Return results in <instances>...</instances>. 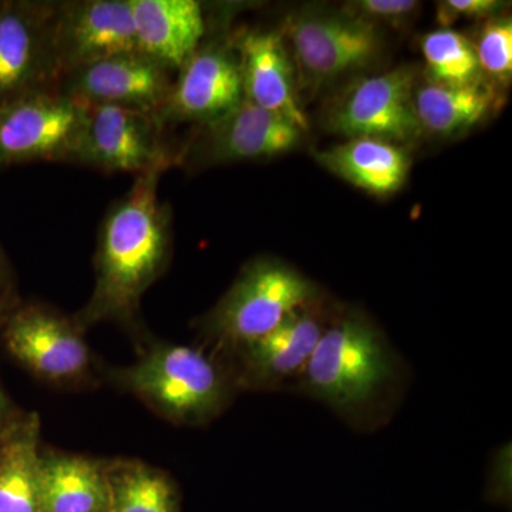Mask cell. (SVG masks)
Listing matches in <instances>:
<instances>
[{"label": "cell", "instance_id": "6da1fadb", "mask_svg": "<svg viewBox=\"0 0 512 512\" xmlns=\"http://www.w3.org/2000/svg\"><path fill=\"white\" fill-rule=\"evenodd\" d=\"M164 168L137 175L130 190L111 204L99 229L94 254V286L73 318L83 330L114 323L134 343L148 335L141 320L143 296L173 259V212L160 200Z\"/></svg>", "mask_w": 512, "mask_h": 512}, {"label": "cell", "instance_id": "7a4b0ae2", "mask_svg": "<svg viewBox=\"0 0 512 512\" xmlns=\"http://www.w3.org/2000/svg\"><path fill=\"white\" fill-rule=\"evenodd\" d=\"M406 360L367 313L335 306L292 394L322 403L350 429H384L404 402Z\"/></svg>", "mask_w": 512, "mask_h": 512}, {"label": "cell", "instance_id": "3957f363", "mask_svg": "<svg viewBox=\"0 0 512 512\" xmlns=\"http://www.w3.org/2000/svg\"><path fill=\"white\" fill-rule=\"evenodd\" d=\"M136 348L131 365L104 366L103 382L136 397L168 423L208 426L241 394L227 363L197 343L165 342L148 333Z\"/></svg>", "mask_w": 512, "mask_h": 512}, {"label": "cell", "instance_id": "277c9868", "mask_svg": "<svg viewBox=\"0 0 512 512\" xmlns=\"http://www.w3.org/2000/svg\"><path fill=\"white\" fill-rule=\"evenodd\" d=\"M323 298L315 282L281 259H252L220 301L195 320L197 345L218 357L231 355Z\"/></svg>", "mask_w": 512, "mask_h": 512}, {"label": "cell", "instance_id": "5b68a950", "mask_svg": "<svg viewBox=\"0 0 512 512\" xmlns=\"http://www.w3.org/2000/svg\"><path fill=\"white\" fill-rule=\"evenodd\" d=\"M84 333L73 316L42 302L22 301L0 319L6 352L36 380L57 389H90L103 382L106 365Z\"/></svg>", "mask_w": 512, "mask_h": 512}, {"label": "cell", "instance_id": "8992f818", "mask_svg": "<svg viewBox=\"0 0 512 512\" xmlns=\"http://www.w3.org/2000/svg\"><path fill=\"white\" fill-rule=\"evenodd\" d=\"M84 106L82 134L72 164L136 177L177 165L178 148L165 140L167 127L156 114L111 104Z\"/></svg>", "mask_w": 512, "mask_h": 512}, {"label": "cell", "instance_id": "52a82bcc", "mask_svg": "<svg viewBox=\"0 0 512 512\" xmlns=\"http://www.w3.org/2000/svg\"><path fill=\"white\" fill-rule=\"evenodd\" d=\"M335 305L325 298L291 313L264 338L231 355L227 363L241 393H291L318 346Z\"/></svg>", "mask_w": 512, "mask_h": 512}, {"label": "cell", "instance_id": "ba28073f", "mask_svg": "<svg viewBox=\"0 0 512 512\" xmlns=\"http://www.w3.org/2000/svg\"><path fill=\"white\" fill-rule=\"evenodd\" d=\"M84 110L56 86L37 90L0 110V170L12 165L72 164Z\"/></svg>", "mask_w": 512, "mask_h": 512}, {"label": "cell", "instance_id": "9c48e42d", "mask_svg": "<svg viewBox=\"0 0 512 512\" xmlns=\"http://www.w3.org/2000/svg\"><path fill=\"white\" fill-rule=\"evenodd\" d=\"M302 131L282 114L244 99L221 119L197 127L187 143L178 147L177 165L197 170L265 160L298 146Z\"/></svg>", "mask_w": 512, "mask_h": 512}, {"label": "cell", "instance_id": "30bf717a", "mask_svg": "<svg viewBox=\"0 0 512 512\" xmlns=\"http://www.w3.org/2000/svg\"><path fill=\"white\" fill-rule=\"evenodd\" d=\"M52 0H0V110L56 86Z\"/></svg>", "mask_w": 512, "mask_h": 512}, {"label": "cell", "instance_id": "8fae6325", "mask_svg": "<svg viewBox=\"0 0 512 512\" xmlns=\"http://www.w3.org/2000/svg\"><path fill=\"white\" fill-rule=\"evenodd\" d=\"M298 82L322 84L365 67L379 52L376 26L343 10L303 13L282 30Z\"/></svg>", "mask_w": 512, "mask_h": 512}, {"label": "cell", "instance_id": "7c38bea8", "mask_svg": "<svg viewBox=\"0 0 512 512\" xmlns=\"http://www.w3.org/2000/svg\"><path fill=\"white\" fill-rule=\"evenodd\" d=\"M414 84L416 72L407 66L356 80L330 109V128L349 138L412 143L423 133L414 111Z\"/></svg>", "mask_w": 512, "mask_h": 512}, {"label": "cell", "instance_id": "4fadbf2b", "mask_svg": "<svg viewBox=\"0 0 512 512\" xmlns=\"http://www.w3.org/2000/svg\"><path fill=\"white\" fill-rule=\"evenodd\" d=\"M244 100L234 36L204 40L175 72L170 96L160 113L165 127H200L221 119Z\"/></svg>", "mask_w": 512, "mask_h": 512}, {"label": "cell", "instance_id": "5bb4252c", "mask_svg": "<svg viewBox=\"0 0 512 512\" xmlns=\"http://www.w3.org/2000/svg\"><path fill=\"white\" fill-rule=\"evenodd\" d=\"M173 70L144 53H121L76 67L56 87L86 104H111L160 116L174 83Z\"/></svg>", "mask_w": 512, "mask_h": 512}, {"label": "cell", "instance_id": "9a60e30c", "mask_svg": "<svg viewBox=\"0 0 512 512\" xmlns=\"http://www.w3.org/2000/svg\"><path fill=\"white\" fill-rule=\"evenodd\" d=\"M134 50L131 0H57L53 15L57 80L76 67Z\"/></svg>", "mask_w": 512, "mask_h": 512}, {"label": "cell", "instance_id": "2e32d148", "mask_svg": "<svg viewBox=\"0 0 512 512\" xmlns=\"http://www.w3.org/2000/svg\"><path fill=\"white\" fill-rule=\"evenodd\" d=\"M234 40L244 99L308 130V117L299 103L298 74L284 33L244 32Z\"/></svg>", "mask_w": 512, "mask_h": 512}, {"label": "cell", "instance_id": "e0dca14e", "mask_svg": "<svg viewBox=\"0 0 512 512\" xmlns=\"http://www.w3.org/2000/svg\"><path fill=\"white\" fill-rule=\"evenodd\" d=\"M137 50L177 72L207 37L204 8L195 0H131Z\"/></svg>", "mask_w": 512, "mask_h": 512}, {"label": "cell", "instance_id": "ac0fdd59", "mask_svg": "<svg viewBox=\"0 0 512 512\" xmlns=\"http://www.w3.org/2000/svg\"><path fill=\"white\" fill-rule=\"evenodd\" d=\"M40 512H110L106 460L40 450Z\"/></svg>", "mask_w": 512, "mask_h": 512}, {"label": "cell", "instance_id": "d6986e66", "mask_svg": "<svg viewBox=\"0 0 512 512\" xmlns=\"http://www.w3.org/2000/svg\"><path fill=\"white\" fill-rule=\"evenodd\" d=\"M316 160L330 173L376 197L399 191L410 171L409 154L402 146L376 138H350L319 151Z\"/></svg>", "mask_w": 512, "mask_h": 512}, {"label": "cell", "instance_id": "ffe728a7", "mask_svg": "<svg viewBox=\"0 0 512 512\" xmlns=\"http://www.w3.org/2000/svg\"><path fill=\"white\" fill-rule=\"evenodd\" d=\"M413 100L421 131L451 137L481 123L497 107L498 96L485 80L451 86L427 77L414 84Z\"/></svg>", "mask_w": 512, "mask_h": 512}, {"label": "cell", "instance_id": "44dd1931", "mask_svg": "<svg viewBox=\"0 0 512 512\" xmlns=\"http://www.w3.org/2000/svg\"><path fill=\"white\" fill-rule=\"evenodd\" d=\"M40 419L25 412L0 440V512L39 511Z\"/></svg>", "mask_w": 512, "mask_h": 512}, {"label": "cell", "instance_id": "7402d4cb", "mask_svg": "<svg viewBox=\"0 0 512 512\" xmlns=\"http://www.w3.org/2000/svg\"><path fill=\"white\" fill-rule=\"evenodd\" d=\"M110 512H181L170 474L134 458H107Z\"/></svg>", "mask_w": 512, "mask_h": 512}, {"label": "cell", "instance_id": "603a6c76", "mask_svg": "<svg viewBox=\"0 0 512 512\" xmlns=\"http://www.w3.org/2000/svg\"><path fill=\"white\" fill-rule=\"evenodd\" d=\"M421 53L433 82L463 86L484 80L474 43L457 30L443 28L424 36Z\"/></svg>", "mask_w": 512, "mask_h": 512}, {"label": "cell", "instance_id": "cb8c5ba5", "mask_svg": "<svg viewBox=\"0 0 512 512\" xmlns=\"http://www.w3.org/2000/svg\"><path fill=\"white\" fill-rule=\"evenodd\" d=\"M477 62L481 74H487L495 83L507 84L512 74V20L494 16L484 23L477 43Z\"/></svg>", "mask_w": 512, "mask_h": 512}, {"label": "cell", "instance_id": "d4e9b609", "mask_svg": "<svg viewBox=\"0 0 512 512\" xmlns=\"http://www.w3.org/2000/svg\"><path fill=\"white\" fill-rule=\"evenodd\" d=\"M419 8L420 3L414 0H356L345 10L377 28L379 23L402 26Z\"/></svg>", "mask_w": 512, "mask_h": 512}, {"label": "cell", "instance_id": "484cf974", "mask_svg": "<svg viewBox=\"0 0 512 512\" xmlns=\"http://www.w3.org/2000/svg\"><path fill=\"white\" fill-rule=\"evenodd\" d=\"M511 443L495 448L488 461L484 500L497 507H511Z\"/></svg>", "mask_w": 512, "mask_h": 512}, {"label": "cell", "instance_id": "4316f807", "mask_svg": "<svg viewBox=\"0 0 512 512\" xmlns=\"http://www.w3.org/2000/svg\"><path fill=\"white\" fill-rule=\"evenodd\" d=\"M505 8L498 0H446L437 6V20L444 28L460 19H491Z\"/></svg>", "mask_w": 512, "mask_h": 512}, {"label": "cell", "instance_id": "83f0119b", "mask_svg": "<svg viewBox=\"0 0 512 512\" xmlns=\"http://www.w3.org/2000/svg\"><path fill=\"white\" fill-rule=\"evenodd\" d=\"M20 302L22 299L19 296L15 271L0 244V319L8 315Z\"/></svg>", "mask_w": 512, "mask_h": 512}, {"label": "cell", "instance_id": "f1b7e54d", "mask_svg": "<svg viewBox=\"0 0 512 512\" xmlns=\"http://www.w3.org/2000/svg\"><path fill=\"white\" fill-rule=\"evenodd\" d=\"M22 410L15 406V403L10 399L9 394L6 393L5 387L0 382V440L5 437L16 421L22 417Z\"/></svg>", "mask_w": 512, "mask_h": 512}]
</instances>
